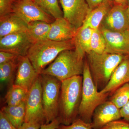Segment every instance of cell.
<instances>
[{"label": "cell", "mask_w": 129, "mask_h": 129, "mask_svg": "<svg viewBox=\"0 0 129 129\" xmlns=\"http://www.w3.org/2000/svg\"><path fill=\"white\" fill-rule=\"evenodd\" d=\"M83 85L81 75L74 76L61 81L57 118L61 124L69 125L78 118Z\"/></svg>", "instance_id": "obj_1"}, {"label": "cell", "mask_w": 129, "mask_h": 129, "mask_svg": "<svg viewBox=\"0 0 129 129\" xmlns=\"http://www.w3.org/2000/svg\"><path fill=\"white\" fill-rule=\"evenodd\" d=\"M86 54L92 80L99 91L106 87L115 69L128 56L106 52L99 54L92 51Z\"/></svg>", "instance_id": "obj_2"}, {"label": "cell", "mask_w": 129, "mask_h": 129, "mask_svg": "<svg viewBox=\"0 0 129 129\" xmlns=\"http://www.w3.org/2000/svg\"><path fill=\"white\" fill-rule=\"evenodd\" d=\"M75 48L74 39L63 41L46 40L34 42L28 51L27 56L36 72L40 74L47 65L52 62L60 52Z\"/></svg>", "instance_id": "obj_3"}, {"label": "cell", "mask_w": 129, "mask_h": 129, "mask_svg": "<svg viewBox=\"0 0 129 129\" xmlns=\"http://www.w3.org/2000/svg\"><path fill=\"white\" fill-rule=\"evenodd\" d=\"M84 56L75 49L62 51L40 74L54 76L61 81L74 76L83 75L85 62L83 60Z\"/></svg>", "instance_id": "obj_4"}, {"label": "cell", "mask_w": 129, "mask_h": 129, "mask_svg": "<svg viewBox=\"0 0 129 129\" xmlns=\"http://www.w3.org/2000/svg\"><path fill=\"white\" fill-rule=\"evenodd\" d=\"M83 76L82 99L79 109V118L86 123H90L96 109L108 100L110 94L102 93L97 89L86 60L85 62Z\"/></svg>", "instance_id": "obj_5"}, {"label": "cell", "mask_w": 129, "mask_h": 129, "mask_svg": "<svg viewBox=\"0 0 129 129\" xmlns=\"http://www.w3.org/2000/svg\"><path fill=\"white\" fill-rule=\"evenodd\" d=\"M42 86V98L46 123L57 118L61 81L48 75L40 74Z\"/></svg>", "instance_id": "obj_6"}, {"label": "cell", "mask_w": 129, "mask_h": 129, "mask_svg": "<svg viewBox=\"0 0 129 129\" xmlns=\"http://www.w3.org/2000/svg\"><path fill=\"white\" fill-rule=\"evenodd\" d=\"M46 121L42 102L41 77L40 74L28 92L24 122L35 121L42 125L46 123Z\"/></svg>", "instance_id": "obj_7"}, {"label": "cell", "mask_w": 129, "mask_h": 129, "mask_svg": "<svg viewBox=\"0 0 129 129\" xmlns=\"http://www.w3.org/2000/svg\"><path fill=\"white\" fill-rule=\"evenodd\" d=\"M12 13L27 24L37 21L52 23L55 20L44 11L34 0H16L13 5Z\"/></svg>", "instance_id": "obj_8"}, {"label": "cell", "mask_w": 129, "mask_h": 129, "mask_svg": "<svg viewBox=\"0 0 129 129\" xmlns=\"http://www.w3.org/2000/svg\"><path fill=\"white\" fill-rule=\"evenodd\" d=\"M35 42L27 32L11 34L0 38V51L25 56Z\"/></svg>", "instance_id": "obj_9"}, {"label": "cell", "mask_w": 129, "mask_h": 129, "mask_svg": "<svg viewBox=\"0 0 129 129\" xmlns=\"http://www.w3.org/2000/svg\"><path fill=\"white\" fill-rule=\"evenodd\" d=\"M63 18L78 29L83 25L91 10L86 0H59Z\"/></svg>", "instance_id": "obj_10"}, {"label": "cell", "mask_w": 129, "mask_h": 129, "mask_svg": "<svg viewBox=\"0 0 129 129\" xmlns=\"http://www.w3.org/2000/svg\"><path fill=\"white\" fill-rule=\"evenodd\" d=\"M100 26L113 32H123L129 30L128 7L114 4Z\"/></svg>", "instance_id": "obj_11"}, {"label": "cell", "mask_w": 129, "mask_h": 129, "mask_svg": "<svg viewBox=\"0 0 129 129\" xmlns=\"http://www.w3.org/2000/svg\"><path fill=\"white\" fill-rule=\"evenodd\" d=\"M106 43L105 52L129 56V30L113 32L100 26Z\"/></svg>", "instance_id": "obj_12"}, {"label": "cell", "mask_w": 129, "mask_h": 129, "mask_svg": "<svg viewBox=\"0 0 129 129\" xmlns=\"http://www.w3.org/2000/svg\"><path fill=\"white\" fill-rule=\"evenodd\" d=\"M121 118L120 109L107 100L95 110L91 122L92 129H101L109 123Z\"/></svg>", "instance_id": "obj_13"}, {"label": "cell", "mask_w": 129, "mask_h": 129, "mask_svg": "<svg viewBox=\"0 0 129 129\" xmlns=\"http://www.w3.org/2000/svg\"><path fill=\"white\" fill-rule=\"evenodd\" d=\"M39 75L27 56L20 57L14 84L28 91Z\"/></svg>", "instance_id": "obj_14"}, {"label": "cell", "mask_w": 129, "mask_h": 129, "mask_svg": "<svg viewBox=\"0 0 129 129\" xmlns=\"http://www.w3.org/2000/svg\"><path fill=\"white\" fill-rule=\"evenodd\" d=\"M78 29L64 18L56 19L51 23L47 39L55 41L73 40Z\"/></svg>", "instance_id": "obj_15"}, {"label": "cell", "mask_w": 129, "mask_h": 129, "mask_svg": "<svg viewBox=\"0 0 129 129\" xmlns=\"http://www.w3.org/2000/svg\"><path fill=\"white\" fill-rule=\"evenodd\" d=\"M129 82V57L127 56L113 72L107 85L101 90L102 93H109L111 96L119 88Z\"/></svg>", "instance_id": "obj_16"}, {"label": "cell", "mask_w": 129, "mask_h": 129, "mask_svg": "<svg viewBox=\"0 0 129 129\" xmlns=\"http://www.w3.org/2000/svg\"><path fill=\"white\" fill-rule=\"evenodd\" d=\"M27 31V24L13 13L0 17V38L11 34Z\"/></svg>", "instance_id": "obj_17"}, {"label": "cell", "mask_w": 129, "mask_h": 129, "mask_svg": "<svg viewBox=\"0 0 129 129\" xmlns=\"http://www.w3.org/2000/svg\"><path fill=\"white\" fill-rule=\"evenodd\" d=\"M114 5L113 1H108L91 10L83 25L93 29L99 28L104 17Z\"/></svg>", "instance_id": "obj_18"}, {"label": "cell", "mask_w": 129, "mask_h": 129, "mask_svg": "<svg viewBox=\"0 0 129 129\" xmlns=\"http://www.w3.org/2000/svg\"><path fill=\"white\" fill-rule=\"evenodd\" d=\"M93 30L91 28L83 25L78 29L74 39L75 49L83 56L91 51V39Z\"/></svg>", "instance_id": "obj_19"}, {"label": "cell", "mask_w": 129, "mask_h": 129, "mask_svg": "<svg viewBox=\"0 0 129 129\" xmlns=\"http://www.w3.org/2000/svg\"><path fill=\"white\" fill-rule=\"evenodd\" d=\"M5 114L14 127L18 129L25 121L26 102L17 106H7L1 110Z\"/></svg>", "instance_id": "obj_20"}, {"label": "cell", "mask_w": 129, "mask_h": 129, "mask_svg": "<svg viewBox=\"0 0 129 129\" xmlns=\"http://www.w3.org/2000/svg\"><path fill=\"white\" fill-rule=\"evenodd\" d=\"M51 23L44 21H32L27 24V32L35 42L47 40Z\"/></svg>", "instance_id": "obj_21"}, {"label": "cell", "mask_w": 129, "mask_h": 129, "mask_svg": "<svg viewBox=\"0 0 129 129\" xmlns=\"http://www.w3.org/2000/svg\"><path fill=\"white\" fill-rule=\"evenodd\" d=\"M28 91L19 86L13 85L5 96L7 106H17L26 102Z\"/></svg>", "instance_id": "obj_22"}, {"label": "cell", "mask_w": 129, "mask_h": 129, "mask_svg": "<svg viewBox=\"0 0 129 129\" xmlns=\"http://www.w3.org/2000/svg\"><path fill=\"white\" fill-rule=\"evenodd\" d=\"M41 8L55 18L63 17V12L58 5V0H34Z\"/></svg>", "instance_id": "obj_23"}, {"label": "cell", "mask_w": 129, "mask_h": 129, "mask_svg": "<svg viewBox=\"0 0 129 129\" xmlns=\"http://www.w3.org/2000/svg\"><path fill=\"white\" fill-rule=\"evenodd\" d=\"M109 100L120 109L127 104L129 101V82L117 90Z\"/></svg>", "instance_id": "obj_24"}, {"label": "cell", "mask_w": 129, "mask_h": 129, "mask_svg": "<svg viewBox=\"0 0 129 129\" xmlns=\"http://www.w3.org/2000/svg\"><path fill=\"white\" fill-rule=\"evenodd\" d=\"M19 57L0 64V79L1 82L9 81L13 77L14 74L17 72Z\"/></svg>", "instance_id": "obj_25"}, {"label": "cell", "mask_w": 129, "mask_h": 129, "mask_svg": "<svg viewBox=\"0 0 129 129\" xmlns=\"http://www.w3.org/2000/svg\"><path fill=\"white\" fill-rule=\"evenodd\" d=\"M106 50V43L103 35L99 28L94 29L90 41V50L95 53H105Z\"/></svg>", "instance_id": "obj_26"}, {"label": "cell", "mask_w": 129, "mask_h": 129, "mask_svg": "<svg viewBox=\"0 0 129 129\" xmlns=\"http://www.w3.org/2000/svg\"><path fill=\"white\" fill-rule=\"evenodd\" d=\"M57 129H92L91 123H86L78 118L71 124L65 125L61 124Z\"/></svg>", "instance_id": "obj_27"}, {"label": "cell", "mask_w": 129, "mask_h": 129, "mask_svg": "<svg viewBox=\"0 0 129 129\" xmlns=\"http://www.w3.org/2000/svg\"><path fill=\"white\" fill-rule=\"evenodd\" d=\"M16 0H0V17L12 13L13 8Z\"/></svg>", "instance_id": "obj_28"}, {"label": "cell", "mask_w": 129, "mask_h": 129, "mask_svg": "<svg viewBox=\"0 0 129 129\" xmlns=\"http://www.w3.org/2000/svg\"><path fill=\"white\" fill-rule=\"evenodd\" d=\"M101 129H129V122L123 119H119L109 123Z\"/></svg>", "instance_id": "obj_29"}, {"label": "cell", "mask_w": 129, "mask_h": 129, "mask_svg": "<svg viewBox=\"0 0 129 129\" xmlns=\"http://www.w3.org/2000/svg\"><path fill=\"white\" fill-rule=\"evenodd\" d=\"M0 129H17L2 111L0 112Z\"/></svg>", "instance_id": "obj_30"}, {"label": "cell", "mask_w": 129, "mask_h": 129, "mask_svg": "<svg viewBox=\"0 0 129 129\" xmlns=\"http://www.w3.org/2000/svg\"><path fill=\"white\" fill-rule=\"evenodd\" d=\"M0 51V64L15 60L19 57L10 52Z\"/></svg>", "instance_id": "obj_31"}, {"label": "cell", "mask_w": 129, "mask_h": 129, "mask_svg": "<svg viewBox=\"0 0 129 129\" xmlns=\"http://www.w3.org/2000/svg\"><path fill=\"white\" fill-rule=\"evenodd\" d=\"M42 125L35 121L25 122L18 129H40Z\"/></svg>", "instance_id": "obj_32"}, {"label": "cell", "mask_w": 129, "mask_h": 129, "mask_svg": "<svg viewBox=\"0 0 129 129\" xmlns=\"http://www.w3.org/2000/svg\"><path fill=\"white\" fill-rule=\"evenodd\" d=\"M61 124L57 118L48 124L42 125L40 129H57Z\"/></svg>", "instance_id": "obj_33"}, {"label": "cell", "mask_w": 129, "mask_h": 129, "mask_svg": "<svg viewBox=\"0 0 129 129\" xmlns=\"http://www.w3.org/2000/svg\"><path fill=\"white\" fill-rule=\"evenodd\" d=\"M113 0H86L91 10L94 9L102 3Z\"/></svg>", "instance_id": "obj_34"}, {"label": "cell", "mask_w": 129, "mask_h": 129, "mask_svg": "<svg viewBox=\"0 0 129 129\" xmlns=\"http://www.w3.org/2000/svg\"><path fill=\"white\" fill-rule=\"evenodd\" d=\"M120 111L122 117L129 122V101L120 109Z\"/></svg>", "instance_id": "obj_35"}, {"label": "cell", "mask_w": 129, "mask_h": 129, "mask_svg": "<svg viewBox=\"0 0 129 129\" xmlns=\"http://www.w3.org/2000/svg\"><path fill=\"white\" fill-rule=\"evenodd\" d=\"M114 4L128 7V0H113Z\"/></svg>", "instance_id": "obj_36"}, {"label": "cell", "mask_w": 129, "mask_h": 129, "mask_svg": "<svg viewBox=\"0 0 129 129\" xmlns=\"http://www.w3.org/2000/svg\"><path fill=\"white\" fill-rule=\"evenodd\" d=\"M128 8L129 11V0H128Z\"/></svg>", "instance_id": "obj_37"}, {"label": "cell", "mask_w": 129, "mask_h": 129, "mask_svg": "<svg viewBox=\"0 0 129 129\" xmlns=\"http://www.w3.org/2000/svg\"></svg>", "instance_id": "obj_38"}]
</instances>
